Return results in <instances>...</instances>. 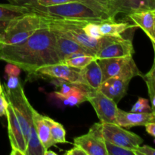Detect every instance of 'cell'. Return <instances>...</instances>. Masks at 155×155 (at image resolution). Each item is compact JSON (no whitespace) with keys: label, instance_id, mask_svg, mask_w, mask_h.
Listing matches in <instances>:
<instances>
[{"label":"cell","instance_id":"obj_18","mask_svg":"<svg viewBox=\"0 0 155 155\" xmlns=\"http://www.w3.org/2000/svg\"><path fill=\"white\" fill-rule=\"evenodd\" d=\"M114 14L128 15L136 12L155 9V0H109Z\"/></svg>","mask_w":155,"mask_h":155},{"label":"cell","instance_id":"obj_39","mask_svg":"<svg viewBox=\"0 0 155 155\" xmlns=\"http://www.w3.org/2000/svg\"><path fill=\"white\" fill-rule=\"evenodd\" d=\"M44 155H57V154L53 151H50L49 149H47L44 152Z\"/></svg>","mask_w":155,"mask_h":155},{"label":"cell","instance_id":"obj_13","mask_svg":"<svg viewBox=\"0 0 155 155\" xmlns=\"http://www.w3.org/2000/svg\"><path fill=\"white\" fill-rule=\"evenodd\" d=\"M51 30L54 33L55 36V49L59 62L80 54H88L95 57V55L89 50L86 49L73 39L54 30Z\"/></svg>","mask_w":155,"mask_h":155},{"label":"cell","instance_id":"obj_8","mask_svg":"<svg viewBox=\"0 0 155 155\" xmlns=\"http://www.w3.org/2000/svg\"><path fill=\"white\" fill-rule=\"evenodd\" d=\"M100 129L104 140L132 151L143 143V139L139 135L125 130L117 124L100 123Z\"/></svg>","mask_w":155,"mask_h":155},{"label":"cell","instance_id":"obj_38","mask_svg":"<svg viewBox=\"0 0 155 155\" xmlns=\"http://www.w3.org/2000/svg\"><path fill=\"white\" fill-rule=\"evenodd\" d=\"M145 130L146 132L150 135L151 136H152L153 138L155 137V121H150L148 122L145 125Z\"/></svg>","mask_w":155,"mask_h":155},{"label":"cell","instance_id":"obj_7","mask_svg":"<svg viewBox=\"0 0 155 155\" xmlns=\"http://www.w3.org/2000/svg\"><path fill=\"white\" fill-rule=\"evenodd\" d=\"M135 53L131 39L121 36H103L98 39V48L95 58H110L133 56Z\"/></svg>","mask_w":155,"mask_h":155},{"label":"cell","instance_id":"obj_25","mask_svg":"<svg viewBox=\"0 0 155 155\" xmlns=\"http://www.w3.org/2000/svg\"><path fill=\"white\" fill-rule=\"evenodd\" d=\"M44 117L49 127L51 139L54 143H68L66 140V130L63 126L48 117L44 116Z\"/></svg>","mask_w":155,"mask_h":155},{"label":"cell","instance_id":"obj_21","mask_svg":"<svg viewBox=\"0 0 155 155\" xmlns=\"http://www.w3.org/2000/svg\"><path fill=\"white\" fill-rule=\"evenodd\" d=\"M86 92L87 90L78 85L71 84L69 90L64 94H60L54 92V94L57 98L64 101L66 104L71 106L80 105L86 101Z\"/></svg>","mask_w":155,"mask_h":155},{"label":"cell","instance_id":"obj_6","mask_svg":"<svg viewBox=\"0 0 155 155\" xmlns=\"http://www.w3.org/2000/svg\"><path fill=\"white\" fill-rule=\"evenodd\" d=\"M97 61L102 71L103 81L114 77L131 80L135 77L143 76L135 63L133 56L101 58Z\"/></svg>","mask_w":155,"mask_h":155},{"label":"cell","instance_id":"obj_4","mask_svg":"<svg viewBox=\"0 0 155 155\" xmlns=\"http://www.w3.org/2000/svg\"><path fill=\"white\" fill-rule=\"evenodd\" d=\"M43 16L45 17L48 28L73 39L86 49L89 50L95 57L98 48V39L90 38L83 30V26L89 22L62 19L47 15Z\"/></svg>","mask_w":155,"mask_h":155},{"label":"cell","instance_id":"obj_11","mask_svg":"<svg viewBox=\"0 0 155 155\" xmlns=\"http://www.w3.org/2000/svg\"><path fill=\"white\" fill-rule=\"evenodd\" d=\"M5 116L7 117L8 133L12 148L10 154L26 155L27 143L25 138L23 134L22 129L18 122V118L15 114L13 107L9 102L6 110Z\"/></svg>","mask_w":155,"mask_h":155},{"label":"cell","instance_id":"obj_27","mask_svg":"<svg viewBox=\"0 0 155 155\" xmlns=\"http://www.w3.org/2000/svg\"><path fill=\"white\" fill-rule=\"evenodd\" d=\"M96 58L94 56L88 55V54H80V55H76L74 57L66 59V60L61 62L71 67V68L80 70L85 68L86 65L89 64L90 62H92Z\"/></svg>","mask_w":155,"mask_h":155},{"label":"cell","instance_id":"obj_36","mask_svg":"<svg viewBox=\"0 0 155 155\" xmlns=\"http://www.w3.org/2000/svg\"><path fill=\"white\" fill-rule=\"evenodd\" d=\"M10 4L21 6L33 5L36 3V0H7Z\"/></svg>","mask_w":155,"mask_h":155},{"label":"cell","instance_id":"obj_31","mask_svg":"<svg viewBox=\"0 0 155 155\" xmlns=\"http://www.w3.org/2000/svg\"><path fill=\"white\" fill-rule=\"evenodd\" d=\"M68 2H78V0H36V5L41 6H53Z\"/></svg>","mask_w":155,"mask_h":155},{"label":"cell","instance_id":"obj_37","mask_svg":"<svg viewBox=\"0 0 155 155\" xmlns=\"http://www.w3.org/2000/svg\"><path fill=\"white\" fill-rule=\"evenodd\" d=\"M64 154L65 155H87L86 154V153L85 152L84 150H83L81 148L77 146V145H74V148L68 150V151H65Z\"/></svg>","mask_w":155,"mask_h":155},{"label":"cell","instance_id":"obj_35","mask_svg":"<svg viewBox=\"0 0 155 155\" xmlns=\"http://www.w3.org/2000/svg\"><path fill=\"white\" fill-rule=\"evenodd\" d=\"M8 105V101L2 91V92L0 94V117L5 116Z\"/></svg>","mask_w":155,"mask_h":155},{"label":"cell","instance_id":"obj_2","mask_svg":"<svg viewBox=\"0 0 155 155\" xmlns=\"http://www.w3.org/2000/svg\"><path fill=\"white\" fill-rule=\"evenodd\" d=\"M48 27L45 17L33 12L15 17L0 33V44L13 45L21 42L37 30Z\"/></svg>","mask_w":155,"mask_h":155},{"label":"cell","instance_id":"obj_15","mask_svg":"<svg viewBox=\"0 0 155 155\" xmlns=\"http://www.w3.org/2000/svg\"><path fill=\"white\" fill-rule=\"evenodd\" d=\"M130 81L120 77H110L102 82L98 90L118 104L127 95Z\"/></svg>","mask_w":155,"mask_h":155},{"label":"cell","instance_id":"obj_40","mask_svg":"<svg viewBox=\"0 0 155 155\" xmlns=\"http://www.w3.org/2000/svg\"><path fill=\"white\" fill-rule=\"evenodd\" d=\"M2 92V86L1 85V82H0V94Z\"/></svg>","mask_w":155,"mask_h":155},{"label":"cell","instance_id":"obj_28","mask_svg":"<svg viewBox=\"0 0 155 155\" xmlns=\"http://www.w3.org/2000/svg\"><path fill=\"white\" fill-rule=\"evenodd\" d=\"M104 145L107 155H134L132 150L115 145L107 140H104Z\"/></svg>","mask_w":155,"mask_h":155},{"label":"cell","instance_id":"obj_14","mask_svg":"<svg viewBox=\"0 0 155 155\" xmlns=\"http://www.w3.org/2000/svg\"><path fill=\"white\" fill-rule=\"evenodd\" d=\"M103 82V74L97 59L80 70V80L78 86L86 90L95 91L99 89Z\"/></svg>","mask_w":155,"mask_h":155},{"label":"cell","instance_id":"obj_5","mask_svg":"<svg viewBox=\"0 0 155 155\" xmlns=\"http://www.w3.org/2000/svg\"><path fill=\"white\" fill-rule=\"evenodd\" d=\"M2 91L8 101L13 107L15 115L22 129L26 143H27L29 136H30V128L33 125V107L30 104L26 97L21 83L15 89H8L5 86H2Z\"/></svg>","mask_w":155,"mask_h":155},{"label":"cell","instance_id":"obj_1","mask_svg":"<svg viewBox=\"0 0 155 155\" xmlns=\"http://www.w3.org/2000/svg\"><path fill=\"white\" fill-rule=\"evenodd\" d=\"M0 61L16 65L30 76L37 75L39 68L59 62L54 33L45 27L19 43L0 44Z\"/></svg>","mask_w":155,"mask_h":155},{"label":"cell","instance_id":"obj_33","mask_svg":"<svg viewBox=\"0 0 155 155\" xmlns=\"http://www.w3.org/2000/svg\"><path fill=\"white\" fill-rule=\"evenodd\" d=\"M21 71V70L18 66L9 63H8V64L5 66V72L7 77H11V76L18 77L20 75Z\"/></svg>","mask_w":155,"mask_h":155},{"label":"cell","instance_id":"obj_9","mask_svg":"<svg viewBox=\"0 0 155 155\" xmlns=\"http://www.w3.org/2000/svg\"><path fill=\"white\" fill-rule=\"evenodd\" d=\"M86 101L92 104L100 123L117 124V104L99 90L87 91Z\"/></svg>","mask_w":155,"mask_h":155},{"label":"cell","instance_id":"obj_34","mask_svg":"<svg viewBox=\"0 0 155 155\" xmlns=\"http://www.w3.org/2000/svg\"><path fill=\"white\" fill-rule=\"evenodd\" d=\"M8 77L7 83L5 85V87L8 89H15L20 86L21 83L18 77H14V76H11V77Z\"/></svg>","mask_w":155,"mask_h":155},{"label":"cell","instance_id":"obj_23","mask_svg":"<svg viewBox=\"0 0 155 155\" xmlns=\"http://www.w3.org/2000/svg\"><path fill=\"white\" fill-rule=\"evenodd\" d=\"M78 2L85 5L100 15L107 17L112 21H115L116 15L110 8L109 0H78Z\"/></svg>","mask_w":155,"mask_h":155},{"label":"cell","instance_id":"obj_32","mask_svg":"<svg viewBox=\"0 0 155 155\" xmlns=\"http://www.w3.org/2000/svg\"><path fill=\"white\" fill-rule=\"evenodd\" d=\"M134 155H155V149L152 147L144 145H139L133 150Z\"/></svg>","mask_w":155,"mask_h":155},{"label":"cell","instance_id":"obj_26","mask_svg":"<svg viewBox=\"0 0 155 155\" xmlns=\"http://www.w3.org/2000/svg\"><path fill=\"white\" fill-rule=\"evenodd\" d=\"M142 78L146 83L148 95L151 104V111L154 112L155 107V64L153 63L151 70L147 74H143Z\"/></svg>","mask_w":155,"mask_h":155},{"label":"cell","instance_id":"obj_22","mask_svg":"<svg viewBox=\"0 0 155 155\" xmlns=\"http://www.w3.org/2000/svg\"><path fill=\"white\" fill-rule=\"evenodd\" d=\"M132 27H136L135 24L128 22H115V21H106L99 24L100 32L102 36H121L122 33Z\"/></svg>","mask_w":155,"mask_h":155},{"label":"cell","instance_id":"obj_30","mask_svg":"<svg viewBox=\"0 0 155 155\" xmlns=\"http://www.w3.org/2000/svg\"><path fill=\"white\" fill-rule=\"evenodd\" d=\"M151 107L150 106L148 100L146 98L139 97L137 101L133 104L131 109L132 112H145L151 110Z\"/></svg>","mask_w":155,"mask_h":155},{"label":"cell","instance_id":"obj_12","mask_svg":"<svg viewBox=\"0 0 155 155\" xmlns=\"http://www.w3.org/2000/svg\"><path fill=\"white\" fill-rule=\"evenodd\" d=\"M36 74L37 75L64 80L71 84L78 85L80 80V70L71 68L62 62L42 67L38 70Z\"/></svg>","mask_w":155,"mask_h":155},{"label":"cell","instance_id":"obj_24","mask_svg":"<svg viewBox=\"0 0 155 155\" xmlns=\"http://www.w3.org/2000/svg\"><path fill=\"white\" fill-rule=\"evenodd\" d=\"M45 148L42 146L36 133L34 124L30 130V136L27 143L26 155H44Z\"/></svg>","mask_w":155,"mask_h":155},{"label":"cell","instance_id":"obj_16","mask_svg":"<svg viewBox=\"0 0 155 155\" xmlns=\"http://www.w3.org/2000/svg\"><path fill=\"white\" fill-rule=\"evenodd\" d=\"M135 26L142 29L148 36L152 43L153 48L155 46V9L143 10L133 12L127 15Z\"/></svg>","mask_w":155,"mask_h":155},{"label":"cell","instance_id":"obj_17","mask_svg":"<svg viewBox=\"0 0 155 155\" xmlns=\"http://www.w3.org/2000/svg\"><path fill=\"white\" fill-rule=\"evenodd\" d=\"M117 124L124 128L145 126L150 121L155 120L153 111L127 112L118 108L117 113Z\"/></svg>","mask_w":155,"mask_h":155},{"label":"cell","instance_id":"obj_29","mask_svg":"<svg viewBox=\"0 0 155 155\" xmlns=\"http://www.w3.org/2000/svg\"><path fill=\"white\" fill-rule=\"evenodd\" d=\"M83 30L84 33L92 39H99L100 38L102 37L100 32L99 24L96 23H87L83 27Z\"/></svg>","mask_w":155,"mask_h":155},{"label":"cell","instance_id":"obj_19","mask_svg":"<svg viewBox=\"0 0 155 155\" xmlns=\"http://www.w3.org/2000/svg\"><path fill=\"white\" fill-rule=\"evenodd\" d=\"M33 122L38 137L45 150L49 149L51 146L55 145L51 139L49 127L45 120V117L43 115L38 113L34 108L33 109Z\"/></svg>","mask_w":155,"mask_h":155},{"label":"cell","instance_id":"obj_3","mask_svg":"<svg viewBox=\"0 0 155 155\" xmlns=\"http://www.w3.org/2000/svg\"><path fill=\"white\" fill-rule=\"evenodd\" d=\"M26 7L31 12L41 15H47L62 19L92 22L98 24L106 21H114L80 2H68L53 6H41L35 4Z\"/></svg>","mask_w":155,"mask_h":155},{"label":"cell","instance_id":"obj_10","mask_svg":"<svg viewBox=\"0 0 155 155\" xmlns=\"http://www.w3.org/2000/svg\"><path fill=\"white\" fill-rule=\"evenodd\" d=\"M73 144L84 150L87 155H107L100 123L94 124L86 134L74 138Z\"/></svg>","mask_w":155,"mask_h":155},{"label":"cell","instance_id":"obj_20","mask_svg":"<svg viewBox=\"0 0 155 155\" xmlns=\"http://www.w3.org/2000/svg\"><path fill=\"white\" fill-rule=\"evenodd\" d=\"M31 12L26 6L0 3V33L5 28L9 21L19 15Z\"/></svg>","mask_w":155,"mask_h":155}]
</instances>
